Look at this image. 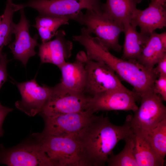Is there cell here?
Segmentation results:
<instances>
[{
    "label": "cell",
    "mask_w": 166,
    "mask_h": 166,
    "mask_svg": "<svg viewBox=\"0 0 166 166\" xmlns=\"http://www.w3.org/2000/svg\"><path fill=\"white\" fill-rule=\"evenodd\" d=\"M69 20L65 17L39 14L33 26L38 30L42 43H45L55 36L60 27L68 24Z\"/></svg>",
    "instance_id": "21"
},
{
    "label": "cell",
    "mask_w": 166,
    "mask_h": 166,
    "mask_svg": "<svg viewBox=\"0 0 166 166\" xmlns=\"http://www.w3.org/2000/svg\"><path fill=\"white\" fill-rule=\"evenodd\" d=\"M151 2L165 6L166 0H151Z\"/></svg>",
    "instance_id": "29"
},
{
    "label": "cell",
    "mask_w": 166,
    "mask_h": 166,
    "mask_svg": "<svg viewBox=\"0 0 166 166\" xmlns=\"http://www.w3.org/2000/svg\"><path fill=\"white\" fill-rule=\"evenodd\" d=\"M85 48L89 59L104 62L121 78L131 85L134 92L141 97L153 92L154 83L158 77L152 70H149L136 60H125L111 54L97 38L87 33L79 40Z\"/></svg>",
    "instance_id": "2"
},
{
    "label": "cell",
    "mask_w": 166,
    "mask_h": 166,
    "mask_svg": "<svg viewBox=\"0 0 166 166\" xmlns=\"http://www.w3.org/2000/svg\"><path fill=\"white\" fill-rule=\"evenodd\" d=\"M32 139L11 148L0 144V164L10 166H54L38 142Z\"/></svg>",
    "instance_id": "6"
},
{
    "label": "cell",
    "mask_w": 166,
    "mask_h": 166,
    "mask_svg": "<svg viewBox=\"0 0 166 166\" xmlns=\"http://www.w3.org/2000/svg\"><path fill=\"white\" fill-rule=\"evenodd\" d=\"M140 99V97L135 92L126 87L109 90L91 97L86 109L94 113L112 110L134 112L138 108L136 102Z\"/></svg>",
    "instance_id": "10"
},
{
    "label": "cell",
    "mask_w": 166,
    "mask_h": 166,
    "mask_svg": "<svg viewBox=\"0 0 166 166\" xmlns=\"http://www.w3.org/2000/svg\"><path fill=\"white\" fill-rule=\"evenodd\" d=\"M157 66L154 68V72L157 76H166V53L159 60L156 64Z\"/></svg>",
    "instance_id": "27"
},
{
    "label": "cell",
    "mask_w": 166,
    "mask_h": 166,
    "mask_svg": "<svg viewBox=\"0 0 166 166\" xmlns=\"http://www.w3.org/2000/svg\"><path fill=\"white\" fill-rule=\"evenodd\" d=\"M130 24L140 32L150 34L157 29L166 26V10L165 6L150 2L148 7L142 10L137 9L132 16Z\"/></svg>",
    "instance_id": "15"
},
{
    "label": "cell",
    "mask_w": 166,
    "mask_h": 166,
    "mask_svg": "<svg viewBox=\"0 0 166 166\" xmlns=\"http://www.w3.org/2000/svg\"><path fill=\"white\" fill-rule=\"evenodd\" d=\"M166 53L160 34L155 31L150 34L136 61L147 69L152 70L159 60Z\"/></svg>",
    "instance_id": "20"
},
{
    "label": "cell",
    "mask_w": 166,
    "mask_h": 166,
    "mask_svg": "<svg viewBox=\"0 0 166 166\" xmlns=\"http://www.w3.org/2000/svg\"><path fill=\"white\" fill-rule=\"evenodd\" d=\"M73 20L85 26L87 31L96 35L101 44L109 50L118 52L121 51L122 47L119 43V38L124 27L102 11L86 10L83 14L81 11Z\"/></svg>",
    "instance_id": "4"
},
{
    "label": "cell",
    "mask_w": 166,
    "mask_h": 166,
    "mask_svg": "<svg viewBox=\"0 0 166 166\" xmlns=\"http://www.w3.org/2000/svg\"><path fill=\"white\" fill-rule=\"evenodd\" d=\"M9 61L6 53H3L0 57V90L2 86L7 81L8 74L6 70L7 65Z\"/></svg>",
    "instance_id": "26"
},
{
    "label": "cell",
    "mask_w": 166,
    "mask_h": 166,
    "mask_svg": "<svg viewBox=\"0 0 166 166\" xmlns=\"http://www.w3.org/2000/svg\"><path fill=\"white\" fill-rule=\"evenodd\" d=\"M153 92L159 95L163 101H166V76H159L155 80Z\"/></svg>",
    "instance_id": "25"
},
{
    "label": "cell",
    "mask_w": 166,
    "mask_h": 166,
    "mask_svg": "<svg viewBox=\"0 0 166 166\" xmlns=\"http://www.w3.org/2000/svg\"><path fill=\"white\" fill-rule=\"evenodd\" d=\"M143 132L147 136L157 153L164 159L166 155V119L150 131Z\"/></svg>",
    "instance_id": "24"
},
{
    "label": "cell",
    "mask_w": 166,
    "mask_h": 166,
    "mask_svg": "<svg viewBox=\"0 0 166 166\" xmlns=\"http://www.w3.org/2000/svg\"><path fill=\"white\" fill-rule=\"evenodd\" d=\"M133 132L127 117L124 124L119 126L112 123L108 117L95 115L77 136L86 166H104L119 141L125 140Z\"/></svg>",
    "instance_id": "1"
},
{
    "label": "cell",
    "mask_w": 166,
    "mask_h": 166,
    "mask_svg": "<svg viewBox=\"0 0 166 166\" xmlns=\"http://www.w3.org/2000/svg\"><path fill=\"white\" fill-rule=\"evenodd\" d=\"M144 0H106L103 4V13L124 27L130 23L137 5Z\"/></svg>",
    "instance_id": "18"
},
{
    "label": "cell",
    "mask_w": 166,
    "mask_h": 166,
    "mask_svg": "<svg viewBox=\"0 0 166 166\" xmlns=\"http://www.w3.org/2000/svg\"><path fill=\"white\" fill-rule=\"evenodd\" d=\"M95 116L92 111L85 110L44 118L45 126L42 132L55 136H76L90 123Z\"/></svg>",
    "instance_id": "11"
},
{
    "label": "cell",
    "mask_w": 166,
    "mask_h": 166,
    "mask_svg": "<svg viewBox=\"0 0 166 166\" xmlns=\"http://www.w3.org/2000/svg\"><path fill=\"white\" fill-rule=\"evenodd\" d=\"M2 15L1 16H0V24L1 23V20H2Z\"/></svg>",
    "instance_id": "30"
},
{
    "label": "cell",
    "mask_w": 166,
    "mask_h": 166,
    "mask_svg": "<svg viewBox=\"0 0 166 166\" xmlns=\"http://www.w3.org/2000/svg\"><path fill=\"white\" fill-rule=\"evenodd\" d=\"M12 0H7L6 8L0 24V57L3 55V47L9 44L12 39L14 23L13 17L14 12Z\"/></svg>",
    "instance_id": "22"
},
{
    "label": "cell",
    "mask_w": 166,
    "mask_h": 166,
    "mask_svg": "<svg viewBox=\"0 0 166 166\" xmlns=\"http://www.w3.org/2000/svg\"><path fill=\"white\" fill-rule=\"evenodd\" d=\"M82 54L87 73L84 93L92 97L106 91L125 87L108 65L102 61L89 59L84 51Z\"/></svg>",
    "instance_id": "9"
},
{
    "label": "cell",
    "mask_w": 166,
    "mask_h": 166,
    "mask_svg": "<svg viewBox=\"0 0 166 166\" xmlns=\"http://www.w3.org/2000/svg\"><path fill=\"white\" fill-rule=\"evenodd\" d=\"M24 9L20 10L19 22L13 24V34L15 35V40L9 45V47L14 58L20 61L26 66L29 59L36 54L34 48L39 45L38 35L31 37L30 35V22L26 18Z\"/></svg>",
    "instance_id": "13"
},
{
    "label": "cell",
    "mask_w": 166,
    "mask_h": 166,
    "mask_svg": "<svg viewBox=\"0 0 166 166\" xmlns=\"http://www.w3.org/2000/svg\"><path fill=\"white\" fill-rule=\"evenodd\" d=\"M65 35L64 30H57L54 40L38 45V55L41 64L49 63L59 67L70 57L73 44L65 38Z\"/></svg>",
    "instance_id": "14"
},
{
    "label": "cell",
    "mask_w": 166,
    "mask_h": 166,
    "mask_svg": "<svg viewBox=\"0 0 166 166\" xmlns=\"http://www.w3.org/2000/svg\"><path fill=\"white\" fill-rule=\"evenodd\" d=\"M58 68L61 73L60 83L62 85L72 90L84 93L87 73L82 51L77 53L73 62L66 61Z\"/></svg>",
    "instance_id": "16"
},
{
    "label": "cell",
    "mask_w": 166,
    "mask_h": 166,
    "mask_svg": "<svg viewBox=\"0 0 166 166\" xmlns=\"http://www.w3.org/2000/svg\"><path fill=\"white\" fill-rule=\"evenodd\" d=\"M13 110L12 108L2 105L0 102V136H2L4 133L2 126L4 120L8 114Z\"/></svg>",
    "instance_id": "28"
},
{
    "label": "cell",
    "mask_w": 166,
    "mask_h": 166,
    "mask_svg": "<svg viewBox=\"0 0 166 166\" xmlns=\"http://www.w3.org/2000/svg\"><path fill=\"white\" fill-rule=\"evenodd\" d=\"M21 95L20 101H16V107L28 115L33 117L42 110L51 94L52 87L42 84L40 86L34 78L23 82L13 81Z\"/></svg>",
    "instance_id": "12"
},
{
    "label": "cell",
    "mask_w": 166,
    "mask_h": 166,
    "mask_svg": "<svg viewBox=\"0 0 166 166\" xmlns=\"http://www.w3.org/2000/svg\"><path fill=\"white\" fill-rule=\"evenodd\" d=\"M102 4L101 0H29L25 3L14 4L13 7L16 11L30 7L37 10L40 14L73 20L82 9L102 11Z\"/></svg>",
    "instance_id": "5"
},
{
    "label": "cell",
    "mask_w": 166,
    "mask_h": 166,
    "mask_svg": "<svg viewBox=\"0 0 166 166\" xmlns=\"http://www.w3.org/2000/svg\"><path fill=\"white\" fill-rule=\"evenodd\" d=\"M141 104L133 116H127L133 129L150 131L166 119V107L160 96L153 92L141 97Z\"/></svg>",
    "instance_id": "8"
},
{
    "label": "cell",
    "mask_w": 166,
    "mask_h": 166,
    "mask_svg": "<svg viewBox=\"0 0 166 166\" xmlns=\"http://www.w3.org/2000/svg\"><path fill=\"white\" fill-rule=\"evenodd\" d=\"M124 40L122 59L136 60L150 34L138 32L136 27L128 23L124 26Z\"/></svg>",
    "instance_id": "19"
},
{
    "label": "cell",
    "mask_w": 166,
    "mask_h": 166,
    "mask_svg": "<svg viewBox=\"0 0 166 166\" xmlns=\"http://www.w3.org/2000/svg\"><path fill=\"white\" fill-rule=\"evenodd\" d=\"M31 135L38 142L54 166H86L77 136H55L42 132Z\"/></svg>",
    "instance_id": "3"
},
{
    "label": "cell",
    "mask_w": 166,
    "mask_h": 166,
    "mask_svg": "<svg viewBox=\"0 0 166 166\" xmlns=\"http://www.w3.org/2000/svg\"><path fill=\"white\" fill-rule=\"evenodd\" d=\"M133 129V149L138 166H164V159L156 152L146 135L140 131Z\"/></svg>",
    "instance_id": "17"
},
{
    "label": "cell",
    "mask_w": 166,
    "mask_h": 166,
    "mask_svg": "<svg viewBox=\"0 0 166 166\" xmlns=\"http://www.w3.org/2000/svg\"><path fill=\"white\" fill-rule=\"evenodd\" d=\"M91 96L69 89L60 83L52 87L50 96L39 113L43 118L86 110Z\"/></svg>",
    "instance_id": "7"
},
{
    "label": "cell",
    "mask_w": 166,
    "mask_h": 166,
    "mask_svg": "<svg viewBox=\"0 0 166 166\" xmlns=\"http://www.w3.org/2000/svg\"><path fill=\"white\" fill-rule=\"evenodd\" d=\"M133 134L124 140L125 144L121 151L116 155L113 153L109 156L107 162L108 166H138L133 149Z\"/></svg>",
    "instance_id": "23"
}]
</instances>
